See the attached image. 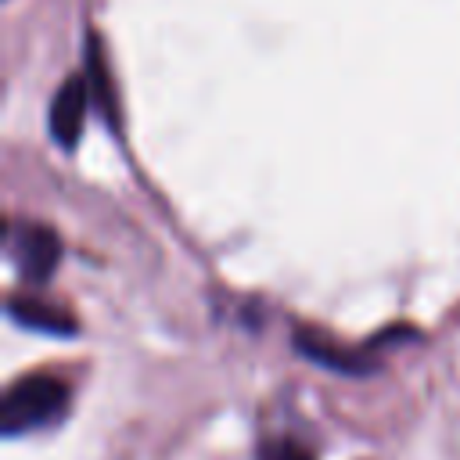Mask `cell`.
Masks as SVG:
<instances>
[{
    "label": "cell",
    "instance_id": "cell-1",
    "mask_svg": "<svg viewBox=\"0 0 460 460\" xmlns=\"http://www.w3.org/2000/svg\"><path fill=\"white\" fill-rule=\"evenodd\" d=\"M72 388L54 374H25L7 385L0 402V431L4 438H22L32 431H47L68 417Z\"/></svg>",
    "mask_w": 460,
    "mask_h": 460
},
{
    "label": "cell",
    "instance_id": "cell-2",
    "mask_svg": "<svg viewBox=\"0 0 460 460\" xmlns=\"http://www.w3.org/2000/svg\"><path fill=\"white\" fill-rule=\"evenodd\" d=\"M406 338H417V334L410 327H388L385 334H377V338H370L363 345H341L331 334L298 323L295 334H291V345H295V352L302 359H309V363H316V367H323L331 374H341V377H370V374L381 370V356L377 352L388 341H406Z\"/></svg>",
    "mask_w": 460,
    "mask_h": 460
},
{
    "label": "cell",
    "instance_id": "cell-3",
    "mask_svg": "<svg viewBox=\"0 0 460 460\" xmlns=\"http://www.w3.org/2000/svg\"><path fill=\"white\" fill-rule=\"evenodd\" d=\"M7 255L25 284H47L61 262V237L43 223H7Z\"/></svg>",
    "mask_w": 460,
    "mask_h": 460
},
{
    "label": "cell",
    "instance_id": "cell-4",
    "mask_svg": "<svg viewBox=\"0 0 460 460\" xmlns=\"http://www.w3.org/2000/svg\"><path fill=\"white\" fill-rule=\"evenodd\" d=\"M93 97H90V83L86 75H68L54 101H50V115H47V126H50V137L72 151L79 144V133H83V122H86V111H90Z\"/></svg>",
    "mask_w": 460,
    "mask_h": 460
},
{
    "label": "cell",
    "instance_id": "cell-5",
    "mask_svg": "<svg viewBox=\"0 0 460 460\" xmlns=\"http://www.w3.org/2000/svg\"><path fill=\"white\" fill-rule=\"evenodd\" d=\"M7 316L25 327V331H36V334H50V338H75L79 334V323L68 309L47 302V298H36V295H11L7 298Z\"/></svg>",
    "mask_w": 460,
    "mask_h": 460
},
{
    "label": "cell",
    "instance_id": "cell-6",
    "mask_svg": "<svg viewBox=\"0 0 460 460\" xmlns=\"http://www.w3.org/2000/svg\"><path fill=\"white\" fill-rule=\"evenodd\" d=\"M255 460H316L298 438L291 435H273V438H262L259 449H255Z\"/></svg>",
    "mask_w": 460,
    "mask_h": 460
}]
</instances>
